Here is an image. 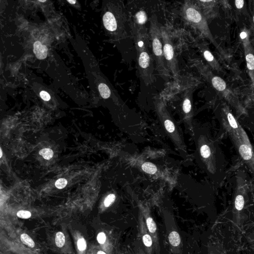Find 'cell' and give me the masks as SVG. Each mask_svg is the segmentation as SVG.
Instances as JSON below:
<instances>
[{"label":"cell","instance_id":"cell-23","mask_svg":"<svg viewBox=\"0 0 254 254\" xmlns=\"http://www.w3.org/2000/svg\"><path fill=\"white\" fill-rule=\"evenodd\" d=\"M165 126L166 129L169 133H172L174 131L175 126L173 122L170 120H166L164 122Z\"/></svg>","mask_w":254,"mask_h":254},{"label":"cell","instance_id":"cell-16","mask_svg":"<svg viewBox=\"0 0 254 254\" xmlns=\"http://www.w3.org/2000/svg\"><path fill=\"white\" fill-rule=\"evenodd\" d=\"M235 204V208L238 211H241L243 209L244 205V200L242 195H238L236 197Z\"/></svg>","mask_w":254,"mask_h":254},{"label":"cell","instance_id":"cell-10","mask_svg":"<svg viewBox=\"0 0 254 254\" xmlns=\"http://www.w3.org/2000/svg\"><path fill=\"white\" fill-rule=\"evenodd\" d=\"M98 90L101 96L104 99H107L111 95V90L106 84L101 83L98 86Z\"/></svg>","mask_w":254,"mask_h":254},{"label":"cell","instance_id":"cell-32","mask_svg":"<svg viewBox=\"0 0 254 254\" xmlns=\"http://www.w3.org/2000/svg\"><path fill=\"white\" fill-rule=\"evenodd\" d=\"M68 3H70V4H75L76 3V1H75V0H71V1L68 0Z\"/></svg>","mask_w":254,"mask_h":254},{"label":"cell","instance_id":"cell-4","mask_svg":"<svg viewBox=\"0 0 254 254\" xmlns=\"http://www.w3.org/2000/svg\"><path fill=\"white\" fill-rule=\"evenodd\" d=\"M182 15L189 25L205 34H208L206 24L201 11L193 2H185L182 8Z\"/></svg>","mask_w":254,"mask_h":254},{"label":"cell","instance_id":"cell-3","mask_svg":"<svg viewBox=\"0 0 254 254\" xmlns=\"http://www.w3.org/2000/svg\"><path fill=\"white\" fill-rule=\"evenodd\" d=\"M161 31L166 66L169 71L172 73L175 80H177L180 77V70L171 35L167 30L164 27H161Z\"/></svg>","mask_w":254,"mask_h":254},{"label":"cell","instance_id":"cell-1","mask_svg":"<svg viewBox=\"0 0 254 254\" xmlns=\"http://www.w3.org/2000/svg\"><path fill=\"white\" fill-rule=\"evenodd\" d=\"M152 44V51L155 58L157 71L160 77L167 81L170 78V74L166 66L164 54L161 27L155 15L150 18L149 30Z\"/></svg>","mask_w":254,"mask_h":254},{"label":"cell","instance_id":"cell-25","mask_svg":"<svg viewBox=\"0 0 254 254\" xmlns=\"http://www.w3.org/2000/svg\"><path fill=\"white\" fill-rule=\"evenodd\" d=\"M142 240L144 244L147 247H151L152 245V241L150 235L145 234L142 237Z\"/></svg>","mask_w":254,"mask_h":254},{"label":"cell","instance_id":"cell-22","mask_svg":"<svg viewBox=\"0 0 254 254\" xmlns=\"http://www.w3.org/2000/svg\"><path fill=\"white\" fill-rule=\"evenodd\" d=\"M115 198L116 197L114 194H110L108 195L105 199L104 202L105 206L106 207H109L114 202Z\"/></svg>","mask_w":254,"mask_h":254},{"label":"cell","instance_id":"cell-27","mask_svg":"<svg viewBox=\"0 0 254 254\" xmlns=\"http://www.w3.org/2000/svg\"><path fill=\"white\" fill-rule=\"evenodd\" d=\"M78 250H80L81 251H82L85 250L87 248V243L85 241V239L84 238H81L78 240Z\"/></svg>","mask_w":254,"mask_h":254},{"label":"cell","instance_id":"cell-28","mask_svg":"<svg viewBox=\"0 0 254 254\" xmlns=\"http://www.w3.org/2000/svg\"><path fill=\"white\" fill-rule=\"evenodd\" d=\"M106 235L103 232H100L98 234L97 240L100 244H104L106 241Z\"/></svg>","mask_w":254,"mask_h":254},{"label":"cell","instance_id":"cell-13","mask_svg":"<svg viewBox=\"0 0 254 254\" xmlns=\"http://www.w3.org/2000/svg\"><path fill=\"white\" fill-rule=\"evenodd\" d=\"M55 243L58 247L62 248L65 243V237L64 233L62 232H58L56 234L55 237Z\"/></svg>","mask_w":254,"mask_h":254},{"label":"cell","instance_id":"cell-19","mask_svg":"<svg viewBox=\"0 0 254 254\" xmlns=\"http://www.w3.org/2000/svg\"><path fill=\"white\" fill-rule=\"evenodd\" d=\"M201 154L203 157L208 158L211 155V151L209 147L207 145H202L201 148Z\"/></svg>","mask_w":254,"mask_h":254},{"label":"cell","instance_id":"cell-8","mask_svg":"<svg viewBox=\"0 0 254 254\" xmlns=\"http://www.w3.org/2000/svg\"><path fill=\"white\" fill-rule=\"evenodd\" d=\"M212 85L217 90L222 91L226 87V84L223 79L219 77H214L211 80Z\"/></svg>","mask_w":254,"mask_h":254},{"label":"cell","instance_id":"cell-9","mask_svg":"<svg viewBox=\"0 0 254 254\" xmlns=\"http://www.w3.org/2000/svg\"><path fill=\"white\" fill-rule=\"evenodd\" d=\"M239 152L243 159L246 160H250L252 157L251 149L246 144L241 145L239 148Z\"/></svg>","mask_w":254,"mask_h":254},{"label":"cell","instance_id":"cell-7","mask_svg":"<svg viewBox=\"0 0 254 254\" xmlns=\"http://www.w3.org/2000/svg\"><path fill=\"white\" fill-rule=\"evenodd\" d=\"M33 51L38 59L43 60L46 58L47 56V48L42 44L39 41H36L33 45Z\"/></svg>","mask_w":254,"mask_h":254},{"label":"cell","instance_id":"cell-31","mask_svg":"<svg viewBox=\"0 0 254 254\" xmlns=\"http://www.w3.org/2000/svg\"><path fill=\"white\" fill-rule=\"evenodd\" d=\"M240 37L242 39H245L247 37V33L245 32H242L240 33Z\"/></svg>","mask_w":254,"mask_h":254},{"label":"cell","instance_id":"cell-35","mask_svg":"<svg viewBox=\"0 0 254 254\" xmlns=\"http://www.w3.org/2000/svg\"><path fill=\"white\" fill-rule=\"evenodd\" d=\"M39 2H45L46 1V0H44V1H41V0H39Z\"/></svg>","mask_w":254,"mask_h":254},{"label":"cell","instance_id":"cell-18","mask_svg":"<svg viewBox=\"0 0 254 254\" xmlns=\"http://www.w3.org/2000/svg\"><path fill=\"white\" fill-rule=\"evenodd\" d=\"M247 67L249 70H254V56L252 54H249L246 56Z\"/></svg>","mask_w":254,"mask_h":254},{"label":"cell","instance_id":"cell-6","mask_svg":"<svg viewBox=\"0 0 254 254\" xmlns=\"http://www.w3.org/2000/svg\"><path fill=\"white\" fill-rule=\"evenodd\" d=\"M131 37L134 40L138 54L148 50L150 48L151 41V36L145 27L131 33Z\"/></svg>","mask_w":254,"mask_h":254},{"label":"cell","instance_id":"cell-34","mask_svg":"<svg viewBox=\"0 0 254 254\" xmlns=\"http://www.w3.org/2000/svg\"><path fill=\"white\" fill-rule=\"evenodd\" d=\"M1 155H0V157L1 158L2 157V154H3V152H2V150L1 148Z\"/></svg>","mask_w":254,"mask_h":254},{"label":"cell","instance_id":"cell-21","mask_svg":"<svg viewBox=\"0 0 254 254\" xmlns=\"http://www.w3.org/2000/svg\"><path fill=\"white\" fill-rule=\"evenodd\" d=\"M203 55L205 60L208 62H212L214 60L213 55L208 50H203Z\"/></svg>","mask_w":254,"mask_h":254},{"label":"cell","instance_id":"cell-12","mask_svg":"<svg viewBox=\"0 0 254 254\" xmlns=\"http://www.w3.org/2000/svg\"><path fill=\"white\" fill-rule=\"evenodd\" d=\"M142 169L144 172L150 174H154L157 171V168L155 165L150 162H146L143 164Z\"/></svg>","mask_w":254,"mask_h":254},{"label":"cell","instance_id":"cell-15","mask_svg":"<svg viewBox=\"0 0 254 254\" xmlns=\"http://www.w3.org/2000/svg\"><path fill=\"white\" fill-rule=\"evenodd\" d=\"M39 154L43 157L44 159L49 160L52 158L54 153L53 151L50 148H44L40 151Z\"/></svg>","mask_w":254,"mask_h":254},{"label":"cell","instance_id":"cell-5","mask_svg":"<svg viewBox=\"0 0 254 254\" xmlns=\"http://www.w3.org/2000/svg\"><path fill=\"white\" fill-rule=\"evenodd\" d=\"M154 62V58L148 49L138 53V71L141 78L147 87L155 81Z\"/></svg>","mask_w":254,"mask_h":254},{"label":"cell","instance_id":"cell-26","mask_svg":"<svg viewBox=\"0 0 254 254\" xmlns=\"http://www.w3.org/2000/svg\"><path fill=\"white\" fill-rule=\"evenodd\" d=\"M228 120L229 122V124L230 125L232 128L235 129H237L238 128L237 123L236 122V120L235 119L234 117L232 115L231 113H229L227 116Z\"/></svg>","mask_w":254,"mask_h":254},{"label":"cell","instance_id":"cell-14","mask_svg":"<svg viewBox=\"0 0 254 254\" xmlns=\"http://www.w3.org/2000/svg\"><path fill=\"white\" fill-rule=\"evenodd\" d=\"M21 241L23 242L24 244L27 245L31 248H33L35 246V243L32 238L28 236L27 234H23L21 236Z\"/></svg>","mask_w":254,"mask_h":254},{"label":"cell","instance_id":"cell-30","mask_svg":"<svg viewBox=\"0 0 254 254\" xmlns=\"http://www.w3.org/2000/svg\"><path fill=\"white\" fill-rule=\"evenodd\" d=\"M235 3L237 8L240 9L243 7L244 4V1L243 0H237V1H235Z\"/></svg>","mask_w":254,"mask_h":254},{"label":"cell","instance_id":"cell-20","mask_svg":"<svg viewBox=\"0 0 254 254\" xmlns=\"http://www.w3.org/2000/svg\"><path fill=\"white\" fill-rule=\"evenodd\" d=\"M67 183L68 182L66 179L64 178H60L57 181H56L55 186L58 189H62L66 187V185H67Z\"/></svg>","mask_w":254,"mask_h":254},{"label":"cell","instance_id":"cell-24","mask_svg":"<svg viewBox=\"0 0 254 254\" xmlns=\"http://www.w3.org/2000/svg\"><path fill=\"white\" fill-rule=\"evenodd\" d=\"M17 216L24 219H27L30 217L31 214L29 211H20L17 213Z\"/></svg>","mask_w":254,"mask_h":254},{"label":"cell","instance_id":"cell-2","mask_svg":"<svg viewBox=\"0 0 254 254\" xmlns=\"http://www.w3.org/2000/svg\"><path fill=\"white\" fill-rule=\"evenodd\" d=\"M103 21L106 30L114 33L118 39L124 40L131 37L128 30V27L130 28L128 12L124 4H119L116 14L111 11L106 12Z\"/></svg>","mask_w":254,"mask_h":254},{"label":"cell","instance_id":"cell-17","mask_svg":"<svg viewBox=\"0 0 254 254\" xmlns=\"http://www.w3.org/2000/svg\"><path fill=\"white\" fill-rule=\"evenodd\" d=\"M147 224L148 230L151 233H154L157 230V225L152 218L148 217L147 219Z\"/></svg>","mask_w":254,"mask_h":254},{"label":"cell","instance_id":"cell-11","mask_svg":"<svg viewBox=\"0 0 254 254\" xmlns=\"http://www.w3.org/2000/svg\"><path fill=\"white\" fill-rule=\"evenodd\" d=\"M169 240L171 245L174 247L179 245L181 242L180 235L178 232L173 231L169 234Z\"/></svg>","mask_w":254,"mask_h":254},{"label":"cell","instance_id":"cell-33","mask_svg":"<svg viewBox=\"0 0 254 254\" xmlns=\"http://www.w3.org/2000/svg\"><path fill=\"white\" fill-rule=\"evenodd\" d=\"M97 254H106V253L102 251H99L97 253Z\"/></svg>","mask_w":254,"mask_h":254},{"label":"cell","instance_id":"cell-36","mask_svg":"<svg viewBox=\"0 0 254 254\" xmlns=\"http://www.w3.org/2000/svg\"><path fill=\"white\" fill-rule=\"evenodd\" d=\"M253 20H254V17H253Z\"/></svg>","mask_w":254,"mask_h":254},{"label":"cell","instance_id":"cell-29","mask_svg":"<svg viewBox=\"0 0 254 254\" xmlns=\"http://www.w3.org/2000/svg\"><path fill=\"white\" fill-rule=\"evenodd\" d=\"M40 95L41 98L46 101L50 100L51 98L50 95H49V94L48 92L45 91H42L40 94Z\"/></svg>","mask_w":254,"mask_h":254}]
</instances>
